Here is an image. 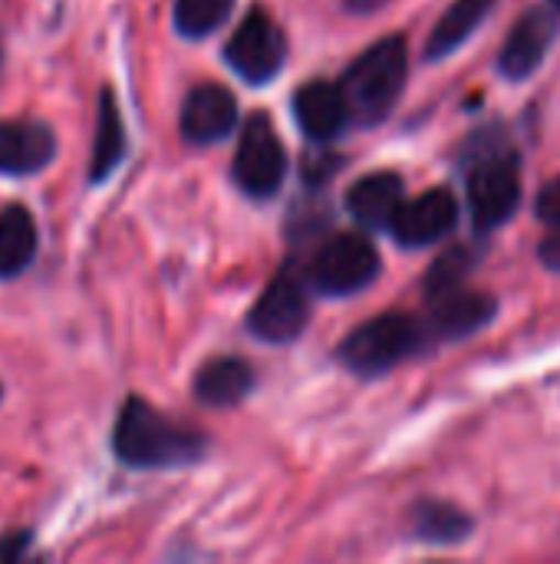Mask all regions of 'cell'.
I'll return each mask as SVG.
<instances>
[{"instance_id":"obj_1","label":"cell","mask_w":560,"mask_h":564,"mask_svg":"<svg viewBox=\"0 0 560 564\" xmlns=\"http://www.w3.org/2000/svg\"><path fill=\"white\" fill-rule=\"evenodd\" d=\"M112 449L132 469H175L198 463L208 443L201 433L172 423L155 406L132 397L116 420Z\"/></svg>"},{"instance_id":"obj_2","label":"cell","mask_w":560,"mask_h":564,"mask_svg":"<svg viewBox=\"0 0 560 564\" xmlns=\"http://www.w3.org/2000/svg\"><path fill=\"white\" fill-rule=\"evenodd\" d=\"M409 69V46L406 36L393 33L370 46L356 63L343 73V96L350 106V119L360 126H380L403 96Z\"/></svg>"},{"instance_id":"obj_3","label":"cell","mask_w":560,"mask_h":564,"mask_svg":"<svg viewBox=\"0 0 560 564\" xmlns=\"http://www.w3.org/2000/svg\"><path fill=\"white\" fill-rule=\"evenodd\" d=\"M465 198L479 231L505 225L521 205V159L508 142H482L465 162Z\"/></svg>"},{"instance_id":"obj_4","label":"cell","mask_w":560,"mask_h":564,"mask_svg":"<svg viewBox=\"0 0 560 564\" xmlns=\"http://www.w3.org/2000/svg\"><path fill=\"white\" fill-rule=\"evenodd\" d=\"M429 327L409 314H383L356 327L337 350L340 364L360 377H380L422 350Z\"/></svg>"},{"instance_id":"obj_5","label":"cell","mask_w":560,"mask_h":564,"mask_svg":"<svg viewBox=\"0 0 560 564\" xmlns=\"http://www.w3.org/2000/svg\"><path fill=\"white\" fill-rule=\"evenodd\" d=\"M380 274V251L366 235L347 231L320 245L310 261V288L327 297H347L370 288Z\"/></svg>"},{"instance_id":"obj_6","label":"cell","mask_w":560,"mask_h":564,"mask_svg":"<svg viewBox=\"0 0 560 564\" xmlns=\"http://www.w3.org/2000/svg\"><path fill=\"white\" fill-rule=\"evenodd\" d=\"M287 152L267 112H251L234 152V182L251 198H271L284 185Z\"/></svg>"},{"instance_id":"obj_7","label":"cell","mask_w":560,"mask_h":564,"mask_svg":"<svg viewBox=\"0 0 560 564\" xmlns=\"http://www.w3.org/2000/svg\"><path fill=\"white\" fill-rule=\"evenodd\" d=\"M307 281L297 268H284L267 291L257 297V304L248 314V327L254 337L267 344H290L304 334L310 321V297H307Z\"/></svg>"},{"instance_id":"obj_8","label":"cell","mask_w":560,"mask_h":564,"mask_svg":"<svg viewBox=\"0 0 560 564\" xmlns=\"http://www.w3.org/2000/svg\"><path fill=\"white\" fill-rule=\"evenodd\" d=\"M224 59L248 83H254V86L271 83L284 69L287 36H284V30L277 26V20L271 13H264L261 7H254L241 20V26L234 30V36L228 40Z\"/></svg>"},{"instance_id":"obj_9","label":"cell","mask_w":560,"mask_h":564,"mask_svg":"<svg viewBox=\"0 0 560 564\" xmlns=\"http://www.w3.org/2000/svg\"><path fill=\"white\" fill-rule=\"evenodd\" d=\"M459 221V202L449 188H429L413 202H403L399 215L393 218V238L403 248H429L452 235Z\"/></svg>"},{"instance_id":"obj_10","label":"cell","mask_w":560,"mask_h":564,"mask_svg":"<svg viewBox=\"0 0 560 564\" xmlns=\"http://www.w3.org/2000/svg\"><path fill=\"white\" fill-rule=\"evenodd\" d=\"M238 126V102L224 86L205 83L182 106V135L195 145L221 142Z\"/></svg>"},{"instance_id":"obj_11","label":"cell","mask_w":560,"mask_h":564,"mask_svg":"<svg viewBox=\"0 0 560 564\" xmlns=\"http://www.w3.org/2000/svg\"><path fill=\"white\" fill-rule=\"evenodd\" d=\"M294 116H297V126L304 129L307 139L327 145L347 129L350 106H347V96H343L340 86H333L327 79H314V83H304L297 89Z\"/></svg>"},{"instance_id":"obj_12","label":"cell","mask_w":560,"mask_h":564,"mask_svg":"<svg viewBox=\"0 0 560 564\" xmlns=\"http://www.w3.org/2000/svg\"><path fill=\"white\" fill-rule=\"evenodd\" d=\"M554 36H558V17L551 10H528L515 23L512 36H508V43H505V50L498 56V69L508 79L531 76L541 66V59L548 56Z\"/></svg>"},{"instance_id":"obj_13","label":"cell","mask_w":560,"mask_h":564,"mask_svg":"<svg viewBox=\"0 0 560 564\" xmlns=\"http://www.w3.org/2000/svg\"><path fill=\"white\" fill-rule=\"evenodd\" d=\"M429 301H432L429 330L439 334V337H452V340H462V337L482 330L498 314L495 297L485 294V291L455 288V291H446V294L429 297Z\"/></svg>"},{"instance_id":"obj_14","label":"cell","mask_w":560,"mask_h":564,"mask_svg":"<svg viewBox=\"0 0 560 564\" xmlns=\"http://www.w3.org/2000/svg\"><path fill=\"white\" fill-rule=\"evenodd\" d=\"M56 152V139L50 126L20 119L0 122V172L7 175H30L40 172Z\"/></svg>"},{"instance_id":"obj_15","label":"cell","mask_w":560,"mask_h":564,"mask_svg":"<svg viewBox=\"0 0 560 564\" xmlns=\"http://www.w3.org/2000/svg\"><path fill=\"white\" fill-rule=\"evenodd\" d=\"M406 202V185L396 172H373L347 192V208L363 228H393Z\"/></svg>"},{"instance_id":"obj_16","label":"cell","mask_w":560,"mask_h":564,"mask_svg":"<svg viewBox=\"0 0 560 564\" xmlns=\"http://www.w3.org/2000/svg\"><path fill=\"white\" fill-rule=\"evenodd\" d=\"M251 390H254V370L241 357L208 360L195 377V397L205 406H218V410H228V406L241 403Z\"/></svg>"},{"instance_id":"obj_17","label":"cell","mask_w":560,"mask_h":564,"mask_svg":"<svg viewBox=\"0 0 560 564\" xmlns=\"http://www.w3.org/2000/svg\"><path fill=\"white\" fill-rule=\"evenodd\" d=\"M492 7H495V0H455L446 10V17L436 23V30L429 36V46H426V56L442 59V56L455 53L472 36V30L488 17Z\"/></svg>"},{"instance_id":"obj_18","label":"cell","mask_w":560,"mask_h":564,"mask_svg":"<svg viewBox=\"0 0 560 564\" xmlns=\"http://www.w3.org/2000/svg\"><path fill=\"white\" fill-rule=\"evenodd\" d=\"M36 254V228L26 208L10 205L0 212V278L20 274Z\"/></svg>"},{"instance_id":"obj_19","label":"cell","mask_w":560,"mask_h":564,"mask_svg":"<svg viewBox=\"0 0 560 564\" xmlns=\"http://www.w3.org/2000/svg\"><path fill=\"white\" fill-rule=\"evenodd\" d=\"M125 155V129H122V116L116 106V96L106 89L99 96V126H96V145H92V162H89V178L102 182L119 159Z\"/></svg>"},{"instance_id":"obj_20","label":"cell","mask_w":560,"mask_h":564,"mask_svg":"<svg viewBox=\"0 0 560 564\" xmlns=\"http://www.w3.org/2000/svg\"><path fill=\"white\" fill-rule=\"evenodd\" d=\"M472 532V519L449 502H422L413 512V535L432 545L462 542Z\"/></svg>"},{"instance_id":"obj_21","label":"cell","mask_w":560,"mask_h":564,"mask_svg":"<svg viewBox=\"0 0 560 564\" xmlns=\"http://www.w3.org/2000/svg\"><path fill=\"white\" fill-rule=\"evenodd\" d=\"M234 10V0H175V26L182 36H208L215 33Z\"/></svg>"},{"instance_id":"obj_22","label":"cell","mask_w":560,"mask_h":564,"mask_svg":"<svg viewBox=\"0 0 560 564\" xmlns=\"http://www.w3.org/2000/svg\"><path fill=\"white\" fill-rule=\"evenodd\" d=\"M479 254L469 248V245H459V248H449L426 274V294L429 297H439L446 291H455V288H465V278L472 274Z\"/></svg>"},{"instance_id":"obj_23","label":"cell","mask_w":560,"mask_h":564,"mask_svg":"<svg viewBox=\"0 0 560 564\" xmlns=\"http://www.w3.org/2000/svg\"><path fill=\"white\" fill-rule=\"evenodd\" d=\"M538 218L548 221L551 228L560 225V178L548 182V185L541 188V195H538Z\"/></svg>"},{"instance_id":"obj_24","label":"cell","mask_w":560,"mask_h":564,"mask_svg":"<svg viewBox=\"0 0 560 564\" xmlns=\"http://www.w3.org/2000/svg\"><path fill=\"white\" fill-rule=\"evenodd\" d=\"M30 545V535L26 532H17V535H3L0 539V562H17Z\"/></svg>"},{"instance_id":"obj_25","label":"cell","mask_w":560,"mask_h":564,"mask_svg":"<svg viewBox=\"0 0 560 564\" xmlns=\"http://www.w3.org/2000/svg\"><path fill=\"white\" fill-rule=\"evenodd\" d=\"M541 261H545V268L560 274V225H554V231L541 241Z\"/></svg>"},{"instance_id":"obj_26","label":"cell","mask_w":560,"mask_h":564,"mask_svg":"<svg viewBox=\"0 0 560 564\" xmlns=\"http://www.w3.org/2000/svg\"><path fill=\"white\" fill-rule=\"evenodd\" d=\"M551 7H554V10H558V13H560V0H551Z\"/></svg>"},{"instance_id":"obj_27","label":"cell","mask_w":560,"mask_h":564,"mask_svg":"<svg viewBox=\"0 0 560 564\" xmlns=\"http://www.w3.org/2000/svg\"><path fill=\"white\" fill-rule=\"evenodd\" d=\"M0 69H3V50H0Z\"/></svg>"}]
</instances>
